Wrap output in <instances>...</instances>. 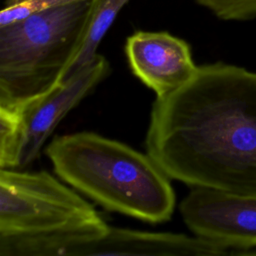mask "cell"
<instances>
[{
  "label": "cell",
  "mask_w": 256,
  "mask_h": 256,
  "mask_svg": "<svg viewBox=\"0 0 256 256\" xmlns=\"http://www.w3.org/2000/svg\"><path fill=\"white\" fill-rule=\"evenodd\" d=\"M108 229L89 202L48 172L0 169V256H69Z\"/></svg>",
  "instance_id": "cell-3"
},
{
  "label": "cell",
  "mask_w": 256,
  "mask_h": 256,
  "mask_svg": "<svg viewBox=\"0 0 256 256\" xmlns=\"http://www.w3.org/2000/svg\"><path fill=\"white\" fill-rule=\"evenodd\" d=\"M90 0L0 27V108L14 110L61 82L81 39Z\"/></svg>",
  "instance_id": "cell-4"
},
{
  "label": "cell",
  "mask_w": 256,
  "mask_h": 256,
  "mask_svg": "<svg viewBox=\"0 0 256 256\" xmlns=\"http://www.w3.org/2000/svg\"><path fill=\"white\" fill-rule=\"evenodd\" d=\"M221 256L234 253L215 242L178 233L146 232L109 226L99 239L74 248L70 256Z\"/></svg>",
  "instance_id": "cell-8"
},
{
  "label": "cell",
  "mask_w": 256,
  "mask_h": 256,
  "mask_svg": "<svg viewBox=\"0 0 256 256\" xmlns=\"http://www.w3.org/2000/svg\"><path fill=\"white\" fill-rule=\"evenodd\" d=\"M130 0H90L80 44L70 65L63 74L65 81L90 65L98 56L97 49L121 9Z\"/></svg>",
  "instance_id": "cell-9"
},
{
  "label": "cell",
  "mask_w": 256,
  "mask_h": 256,
  "mask_svg": "<svg viewBox=\"0 0 256 256\" xmlns=\"http://www.w3.org/2000/svg\"><path fill=\"white\" fill-rule=\"evenodd\" d=\"M83 0H4L0 11V27L22 20L31 14Z\"/></svg>",
  "instance_id": "cell-10"
},
{
  "label": "cell",
  "mask_w": 256,
  "mask_h": 256,
  "mask_svg": "<svg viewBox=\"0 0 256 256\" xmlns=\"http://www.w3.org/2000/svg\"><path fill=\"white\" fill-rule=\"evenodd\" d=\"M179 209L194 235L234 255H256V196L193 187Z\"/></svg>",
  "instance_id": "cell-6"
},
{
  "label": "cell",
  "mask_w": 256,
  "mask_h": 256,
  "mask_svg": "<svg viewBox=\"0 0 256 256\" xmlns=\"http://www.w3.org/2000/svg\"><path fill=\"white\" fill-rule=\"evenodd\" d=\"M125 54L132 73L156 97L182 87L198 68L189 44L165 31H136L126 40Z\"/></svg>",
  "instance_id": "cell-7"
},
{
  "label": "cell",
  "mask_w": 256,
  "mask_h": 256,
  "mask_svg": "<svg viewBox=\"0 0 256 256\" xmlns=\"http://www.w3.org/2000/svg\"><path fill=\"white\" fill-rule=\"evenodd\" d=\"M225 21H249L256 18V0H195Z\"/></svg>",
  "instance_id": "cell-11"
},
{
  "label": "cell",
  "mask_w": 256,
  "mask_h": 256,
  "mask_svg": "<svg viewBox=\"0 0 256 256\" xmlns=\"http://www.w3.org/2000/svg\"><path fill=\"white\" fill-rule=\"evenodd\" d=\"M45 152L63 181L107 210L150 223L171 218V179L148 153L87 131L57 136Z\"/></svg>",
  "instance_id": "cell-2"
},
{
  "label": "cell",
  "mask_w": 256,
  "mask_h": 256,
  "mask_svg": "<svg viewBox=\"0 0 256 256\" xmlns=\"http://www.w3.org/2000/svg\"><path fill=\"white\" fill-rule=\"evenodd\" d=\"M110 71L106 58L95 60L72 77L22 106L0 108V168L20 169L32 163L59 122Z\"/></svg>",
  "instance_id": "cell-5"
},
{
  "label": "cell",
  "mask_w": 256,
  "mask_h": 256,
  "mask_svg": "<svg viewBox=\"0 0 256 256\" xmlns=\"http://www.w3.org/2000/svg\"><path fill=\"white\" fill-rule=\"evenodd\" d=\"M145 143L171 180L256 196V71L198 66L182 87L156 97Z\"/></svg>",
  "instance_id": "cell-1"
}]
</instances>
